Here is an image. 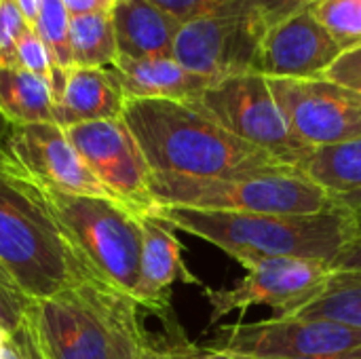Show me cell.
<instances>
[{
	"mask_svg": "<svg viewBox=\"0 0 361 359\" xmlns=\"http://www.w3.org/2000/svg\"><path fill=\"white\" fill-rule=\"evenodd\" d=\"M121 118L148 171L157 176L233 178L283 167L269 152L233 135L195 102L127 99Z\"/></svg>",
	"mask_w": 361,
	"mask_h": 359,
	"instance_id": "1",
	"label": "cell"
},
{
	"mask_svg": "<svg viewBox=\"0 0 361 359\" xmlns=\"http://www.w3.org/2000/svg\"><path fill=\"white\" fill-rule=\"evenodd\" d=\"M176 231L195 235L243 267L271 258H300L334 267L355 237V214L334 203L319 214H239L159 205Z\"/></svg>",
	"mask_w": 361,
	"mask_h": 359,
	"instance_id": "2",
	"label": "cell"
},
{
	"mask_svg": "<svg viewBox=\"0 0 361 359\" xmlns=\"http://www.w3.org/2000/svg\"><path fill=\"white\" fill-rule=\"evenodd\" d=\"M0 269L30 300L51 298L89 279L42 193L0 167Z\"/></svg>",
	"mask_w": 361,
	"mask_h": 359,
	"instance_id": "3",
	"label": "cell"
},
{
	"mask_svg": "<svg viewBox=\"0 0 361 359\" xmlns=\"http://www.w3.org/2000/svg\"><path fill=\"white\" fill-rule=\"evenodd\" d=\"M38 190L89 279L135 300L142 275L140 216L110 199Z\"/></svg>",
	"mask_w": 361,
	"mask_h": 359,
	"instance_id": "4",
	"label": "cell"
},
{
	"mask_svg": "<svg viewBox=\"0 0 361 359\" xmlns=\"http://www.w3.org/2000/svg\"><path fill=\"white\" fill-rule=\"evenodd\" d=\"M159 205L239 214H319L336 201L298 167H275L233 178L148 176Z\"/></svg>",
	"mask_w": 361,
	"mask_h": 359,
	"instance_id": "5",
	"label": "cell"
},
{
	"mask_svg": "<svg viewBox=\"0 0 361 359\" xmlns=\"http://www.w3.org/2000/svg\"><path fill=\"white\" fill-rule=\"evenodd\" d=\"M142 307L97 281L32 300L27 313L49 359H116L125 326Z\"/></svg>",
	"mask_w": 361,
	"mask_h": 359,
	"instance_id": "6",
	"label": "cell"
},
{
	"mask_svg": "<svg viewBox=\"0 0 361 359\" xmlns=\"http://www.w3.org/2000/svg\"><path fill=\"white\" fill-rule=\"evenodd\" d=\"M239 140L298 167L311 148L302 144L279 108L269 78L256 72L235 74L209 85L195 102Z\"/></svg>",
	"mask_w": 361,
	"mask_h": 359,
	"instance_id": "7",
	"label": "cell"
},
{
	"mask_svg": "<svg viewBox=\"0 0 361 359\" xmlns=\"http://www.w3.org/2000/svg\"><path fill=\"white\" fill-rule=\"evenodd\" d=\"M267 25L252 0H237L205 17L182 23L173 40V59L212 83L252 72Z\"/></svg>",
	"mask_w": 361,
	"mask_h": 359,
	"instance_id": "8",
	"label": "cell"
},
{
	"mask_svg": "<svg viewBox=\"0 0 361 359\" xmlns=\"http://www.w3.org/2000/svg\"><path fill=\"white\" fill-rule=\"evenodd\" d=\"M247 275L228 288H203L209 303V324L216 326L231 313H245L252 307H271L275 317L294 315L313 298H317L332 269L300 258H271L245 264Z\"/></svg>",
	"mask_w": 361,
	"mask_h": 359,
	"instance_id": "9",
	"label": "cell"
},
{
	"mask_svg": "<svg viewBox=\"0 0 361 359\" xmlns=\"http://www.w3.org/2000/svg\"><path fill=\"white\" fill-rule=\"evenodd\" d=\"M209 345L250 359L322 358L361 347V330L332 320L286 315L220 326Z\"/></svg>",
	"mask_w": 361,
	"mask_h": 359,
	"instance_id": "10",
	"label": "cell"
},
{
	"mask_svg": "<svg viewBox=\"0 0 361 359\" xmlns=\"http://www.w3.org/2000/svg\"><path fill=\"white\" fill-rule=\"evenodd\" d=\"M4 150L2 169L21 176L38 188L114 201L57 123L11 125Z\"/></svg>",
	"mask_w": 361,
	"mask_h": 359,
	"instance_id": "11",
	"label": "cell"
},
{
	"mask_svg": "<svg viewBox=\"0 0 361 359\" xmlns=\"http://www.w3.org/2000/svg\"><path fill=\"white\" fill-rule=\"evenodd\" d=\"M66 133L114 201L137 216L159 209L148 186V165L123 118L78 123L66 127Z\"/></svg>",
	"mask_w": 361,
	"mask_h": 359,
	"instance_id": "12",
	"label": "cell"
},
{
	"mask_svg": "<svg viewBox=\"0 0 361 359\" xmlns=\"http://www.w3.org/2000/svg\"><path fill=\"white\" fill-rule=\"evenodd\" d=\"M294 135L309 148L361 140V93L326 78H269Z\"/></svg>",
	"mask_w": 361,
	"mask_h": 359,
	"instance_id": "13",
	"label": "cell"
},
{
	"mask_svg": "<svg viewBox=\"0 0 361 359\" xmlns=\"http://www.w3.org/2000/svg\"><path fill=\"white\" fill-rule=\"evenodd\" d=\"M341 51L313 11H302L267 30L252 72L267 78H322Z\"/></svg>",
	"mask_w": 361,
	"mask_h": 359,
	"instance_id": "14",
	"label": "cell"
},
{
	"mask_svg": "<svg viewBox=\"0 0 361 359\" xmlns=\"http://www.w3.org/2000/svg\"><path fill=\"white\" fill-rule=\"evenodd\" d=\"M142 229V275L135 303L159 315L165 326L178 322L171 311V286L182 281L188 286H203L184 262V248L176 229L157 212L140 216Z\"/></svg>",
	"mask_w": 361,
	"mask_h": 359,
	"instance_id": "15",
	"label": "cell"
},
{
	"mask_svg": "<svg viewBox=\"0 0 361 359\" xmlns=\"http://www.w3.org/2000/svg\"><path fill=\"white\" fill-rule=\"evenodd\" d=\"M127 95L112 68H68L53 123L72 127L89 121L121 118Z\"/></svg>",
	"mask_w": 361,
	"mask_h": 359,
	"instance_id": "16",
	"label": "cell"
},
{
	"mask_svg": "<svg viewBox=\"0 0 361 359\" xmlns=\"http://www.w3.org/2000/svg\"><path fill=\"white\" fill-rule=\"evenodd\" d=\"M127 99L197 102L214 85L209 78L188 72L173 57L131 59L118 55L112 66Z\"/></svg>",
	"mask_w": 361,
	"mask_h": 359,
	"instance_id": "17",
	"label": "cell"
},
{
	"mask_svg": "<svg viewBox=\"0 0 361 359\" xmlns=\"http://www.w3.org/2000/svg\"><path fill=\"white\" fill-rule=\"evenodd\" d=\"M110 17L118 55L131 59L173 57V40L182 23L152 2L116 0Z\"/></svg>",
	"mask_w": 361,
	"mask_h": 359,
	"instance_id": "18",
	"label": "cell"
},
{
	"mask_svg": "<svg viewBox=\"0 0 361 359\" xmlns=\"http://www.w3.org/2000/svg\"><path fill=\"white\" fill-rule=\"evenodd\" d=\"M49 80L23 68H0V116L8 125L53 123Z\"/></svg>",
	"mask_w": 361,
	"mask_h": 359,
	"instance_id": "19",
	"label": "cell"
},
{
	"mask_svg": "<svg viewBox=\"0 0 361 359\" xmlns=\"http://www.w3.org/2000/svg\"><path fill=\"white\" fill-rule=\"evenodd\" d=\"M298 169L332 199L361 190V140L311 148Z\"/></svg>",
	"mask_w": 361,
	"mask_h": 359,
	"instance_id": "20",
	"label": "cell"
},
{
	"mask_svg": "<svg viewBox=\"0 0 361 359\" xmlns=\"http://www.w3.org/2000/svg\"><path fill=\"white\" fill-rule=\"evenodd\" d=\"M72 59L78 68H112L118 57L110 13L70 17Z\"/></svg>",
	"mask_w": 361,
	"mask_h": 359,
	"instance_id": "21",
	"label": "cell"
},
{
	"mask_svg": "<svg viewBox=\"0 0 361 359\" xmlns=\"http://www.w3.org/2000/svg\"><path fill=\"white\" fill-rule=\"evenodd\" d=\"M294 315L332 320L361 330V271H334L326 290Z\"/></svg>",
	"mask_w": 361,
	"mask_h": 359,
	"instance_id": "22",
	"label": "cell"
},
{
	"mask_svg": "<svg viewBox=\"0 0 361 359\" xmlns=\"http://www.w3.org/2000/svg\"><path fill=\"white\" fill-rule=\"evenodd\" d=\"M42 42L53 55L57 68H74L72 47H70V13L63 0H42L38 21L34 25Z\"/></svg>",
	"mask_w": 361,
	"mask_h": 359,
	"instance_id": "23",
	"label": "cell"
},
{
	"mask_svg": "<svg viewBox=\"0 0 361 359\" xmlns=\"http://www.w3.org/2000/svg\"><path fill=\"white\" fill-rule=\"evenodd\" d=\"M311 11L341 49L361 42V0H322Z\"/></svg>",
	"mask_w": 361,
	"mask_h": 359,
	"instance_id": "24",
	"label": "cell"
},
{
	"mask_svg": "<svg viewBox=\"0 0 361 359\" xmlns=\"http://www.w3.org/2000/svg\"><path fill=\"white\" fill-rule=\"evenodd\" d=\"M165 328H167L165 336L152 339L154 359H250L226 349H218L214 345H197L188 341V336L184 334L178 322L167 324Z\"/></svg>",
	"mask_w": 361,
	"mask_h": 359,
	"instance_id": "25",
	"label": "cell"
},
{
	"mask_svg": "<svg viewBox=\"0 0 361 359\" xmlns=\"http://www.w3.org/2000/svg\"><path fill=\"white\" fill-rule=\"evenodd\" d=\"M17 68H23L32 74L42 76L44 80H49V85H51L53 72L57 68L51 51L42 42L38 32L30 25L23 30V34L17 40Z\"/></svg>",
	"mask_w": 361,
	"mask_h": 359,
	"instance_id": "26",
	"label": "cell"
},
{
	"mask_svg": "<svg viewBox=\"0 0 361 359\" xmlns=\"http://www.w3.org/2000/svg\"><path fill=\"white\" fill-rule=\"evenodd\" d=\"M27 28L15 0H0V68H17V40Z\"/></svg>",
	"mask_w": 361,
	"mask_h": 359,
	"instance_id": "27",
	"label": "cell"
},
{
	"mask_svg": "<svg viewBox=\"0 0 361 359\" xmlns=\"http://www.w3.org/2000/svg\"><path fill=\"white\" fill-rule=\"evenodd\" d=\"M32 300L17 288V284L0 269V332L13 336L23 324Z\"/></svg>",
	"mask_w": 361,
	"mask_h": 359,
	"instance_id": "28",
	"label": "cell"
},
{
	"mask_svg": "<svg viewBox=\"0 0 361 359\" xmlns=\"http://www.w3.org/2000/svg\"><path fill=\"white\" fill-rule=\"evenodd\" d=\"M322 78L361 93V42L355 47L343 49L341 55L322 74Z\"/></svg>",
	"mask_w": 361,
	"mask_h": 359,
	"instance_id": "29",
	"label": "cell"
},
{
	"mask_svg": "<svg viewBox=\"0 0 361 359\" xmlns=\"http://www.w3.org/2000/svg\"><path fill=\"white\" fill-rule=\"evenodd\" d=\"M180 23H188L192 19L205 17L209 13H216L218 8L233 4L237 0H148Z\"/></svg>",
	"mask_w": 361,
	"mask_h": 359,
	"instance_id": "30",
	"label": "cell"
},
{
	"mask_svg": "<svg viewBox=\"0 0 361 359\" xmlns=\"http://www.w3.org/2000/svg\"><path fill=\"white\" fill-rule=\"evenodd\" d=\"M116 359H154L152 336L144 330L142 317L135 315L123 330Z\"/></svg>",
	"mask_w": 361,
	"mask_h": 359,
	"instance_id": "31",
	"label": "cell"
},
{
	"mask_svg": "<svg viewBox=\"0 0 361 359\" xmlns=\"http://www.w3.org/2000/svg\"><path fill=\"white\" fill-rule=\"evenodd\" d=\"M322 0H252L254 8L258 11V15L262 17L267 30L292 15H298L302 11H311L315 4H319Z\"/></svg>",
	"mask_w": 361,
	"mask_h": 359,
	"instance_id": "32",
	"label": "cell"
},
{
	"mask_svg": "<svg viewBox=\"0 0 361 359\" xmlns=\"http://www.w3.org/2000/svg\"><path fill=\"white\" fill-rule=\"evenodd\" d=\"M11 341L17 345V349L21 353V359H49L44 355L40 343H38V336H36L34 324L30 320V313H25L23 324L15 330V334L11 336Z\"/></svg>",
	"mask_w": 361,
	"mask_h": 359,
	"instance_id": "33",
	"label": "cell"
},
{
	"mask_svg": "<svg viewBox=\"0 0 361 359\" xmlns=\"http://www.w3.org/2000/svg\"><path fill=\"white\" fill-rule=\"evenodd\" d=\"M332 271H361V212H355V237L334 262Z\"/></svg>",
	"mask_w": 361,
	"mask_h": 359,
	"instance_id": "34",
	"label": "cell"
},
{
	"mask_svg": "<svg viewBox=\"0 0 361 359\" xmlns=\"http://www.w3.org/2000/svg\"><path fill=\"white\" fill-rule=\"evenodd\" d=\"M116 0H63L70 17L91 15V13H110Z\"/></svg>",
	"mask_w": 361,
	"mask_h": 359,
	"instance_id": "35",
	"label": "cell"
},
{
	"mask_svg": "<svg viewBox=\"0 0 361 359\" xmlns=\"http://www.w3.org/2000/svg\"><path fill=\"white\" fill-rule=\"evenodd\" d=\"M15 2H17V6H19V11H21V15H23L25 23H27L30 28H34L36 21H38V15H40L42 0H15Z\"/></svg>",
	"mask_w": 361,
	"mask_h": 359,
	"instance_id": "36",
	"label": "cell"
},
{
	"mask_svg": "<svg viewBox=\"0 0 361 359\" xmlns=\"http://www.w3.org/2000/svg\"><path fill=\"white\" fill-rule=\"evenodd\" d=\"M334 201L341 203V205H345V207H349L353 214H355V212H361V190L349 193V195H343V197H338V199H334Z\"/></svg>",
	"mask_w": 361,
	"mask_h": 359,
	"instance_id": "37",
	"label": "cell"
},
{
	"mask_svg": "<svg viewBox=\"0 0 361 359\" xmlns=\"http://www.w3.org/2000/svg\"><path fill=\"white\" fill-rule=\"evenodd\" d=\"M8 129H11V125L0 116V167H2V163H4V159H6V150H4V144H6V135H8Z\"/></svg>",
	"mask_w": 361,
	"mask_h": 359,
	"instance_id": "38",
	"label": "cell"
},
{
	"mask_svg": "<svg viewBox=\"0 0 361 359\" xmlns=\"http://www.w3.org/2000/svg\"><path fill=\"white\" fill-rule=\"evenodd\" d=\"M305 359H361V347L345 351V353H334V355H322V358H305Z\"/></svg>",
	"mask_w": 361,
	"mask_h": 359,
	"instance_id": "39",
	"label": "cell"
},
{
	"mask_svg": "<svg viewBox=\"0 0 361 359\" xmlns=\"http://www.w3.org/2000/svg\"><path fill=\"white\" fill-rule=\"evenodd\" d=\"M4 359H21V353H19V349H17V345L8 339V343H6V351H4Z\"/></svg>",
	"mask_w": 361,
	"mask_h": 359,
	"instance_id": "40",
	"label": "cell"
},
{
	"mask_svg": "<svg viewBox=\"0 0 361 359\" xmlns=\"http://www.w3.org/2000/svg\"><path fill=\"white\" fill-rule=\"evenodd\" d=\"M8 339H11V336H6V334H2V332H0V359H4V351H6V343H8Z\"/></svg>",
	"mask_w": 361,
	"mask_h": 359,
	"instance_id": "41",
	"label": "cell"
}]
</instances>
